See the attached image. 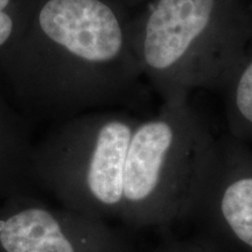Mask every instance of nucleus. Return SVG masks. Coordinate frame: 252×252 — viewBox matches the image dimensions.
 <instances>
[{
  "mask_svg": "<svg viewBox=\"0 0 252 252\" xmlns=\"http://www.w3.org/2000/svg\"><path fill=\"white\" fill-rule=\"evenodd\" d=\"M132 15V46L143 76L162 100L196 89L223 91L252 41L242 0H149Z\"/></svg>",
  "mask_w": 252,
  "mask_h": 252,
  "instance_id": "nucleus-1",
  "label": "nucleus"
},
{
  "mask_svg": "<svg viewBox=\"0 0 252 252\" xmlns=\"http://www.w3.org/2000/svg\"><path fill=\"white\" fill-rule=\"evenodd\" d=\"M214 139L189 98L162 100L157 115L139 119L126 151L119 219L133 228L178 222Z\"/></svg>",
  "mask_w": 252,
  "mask_h": 252,
  "instance_id": "nucleus-2",
  "label": "nucleus"
},
{
  "mask_svg": "<svg viewBox=\"0 0 252 252\" xmlns=\"http://www.w3.org/2000/svg\"><path fill=\"white\" fill-rule=\"evenodd\" d=\"M139 118L125 111L74 121L32 154L31 178L60 206L91 219H119L124 166Z\"/></svg>",
  "mask_w": 252,
  "mask_h": 252,
  "instance_id": "nucleus-3",
  "label": "nucleus"
},
{
  "mask_svg": "<svg viewBox=\"0 0 252 252\" xmlns=\"http://www.w3.org/2000/svg\"><path fill=\"white\" fill-rule=\"evenodd\" d=\"M178 222L204 252H252V147L229 133L214 139Z\"/></svg>",
  "mask_w": 252,
  "mask_h": 252,
  "instance_id": "nucleus-4",
  "label": "nucleus"
},
{
  "mask_svg": "<svg viewBox=\"0 0 252 252\" xmlns=\"http://www.w3.org/2000/svg\"><path fill=\"white\" fill-rule=\"evenodd\" d=\"M0 252H132L106 220L49 204L35 189L0 202Z\"/></svg>",
  "mask_w": 252,
  "mask_h": 252,
  "instance_id": "nucleus-5",
  "label": "nucleus"
},
{
  "mask_svg": "<svg viewBox=\"0 0 252 252\" xmlns=\"http://www.w3.org/2000/svg\"><path fill=\"white\" fill-rule=\"evenodd\" d=\"M222 93L228 133L252 146V41Z\"/></svg>",
  "mask_w": 252,
  "mask_h": 252,
  "instance_id": "nucleus-6",
  "label": "nucleus"
},
{
  "mask_svg": "<svg viewBox=\"0 0 252 252\" xmlns=\"http://www.w3.org/2000/svg\"><path fill=\"white\" fill-rule=\"evenodd\" d=\"M31 160L32 154L23 145L0 141V202L20 191L34 189Z\"/></svg>",
  "mask_w": 252,
  "mask_h": 252,
  "instance_id": "nucleus-7",
  "label": "nucleus"
},
{
  "mask_svg": "<svg viewBox=\"0 0 252 252\" xmlns=\"http://www.w3.org/2000/svg\"><path fill=\"white\" fill-rule=\"evenodd\" d=\"M154 252H204L197 245L191 243L188 239L171 238L162 242Z\"/></svg>",
  "mask_w": 252,
  "mask_h": 252,
  "instance_id": "nucleus-8",
  "label": "nucleus"
},
{
  "mask_svg": "<svg viewBox=\"0 0 252 252\" xmlns=\"http://www.w3.org/2000/svg\"><path fill=\"white\" fill-rule=\"evenodd\" d=\"M122 1L124 2L128 8H133V7H137V6L145 4V2H147L149 0H122Z\"/></svg>",
  "mask_w": 252,
  "mask_h": 252,
  "instance_id": "nucleus-9",
  "label": "nucleus"
},
{
  "mask_svg": "<svg viewBox=\"0 0 252 252\" xmlns=\"http://www.w3.org/2000/svg\"><path fill=\"white\" fill-rule=\"evenodd\" d=\"M9 0H0V11H2L8 5Z\"/></svg>",
  "mask_w": 252,
  "mask_h": 252,
  "instance_id": "nucleus-10",
  "label": "nucleus"
}]
</instances>
